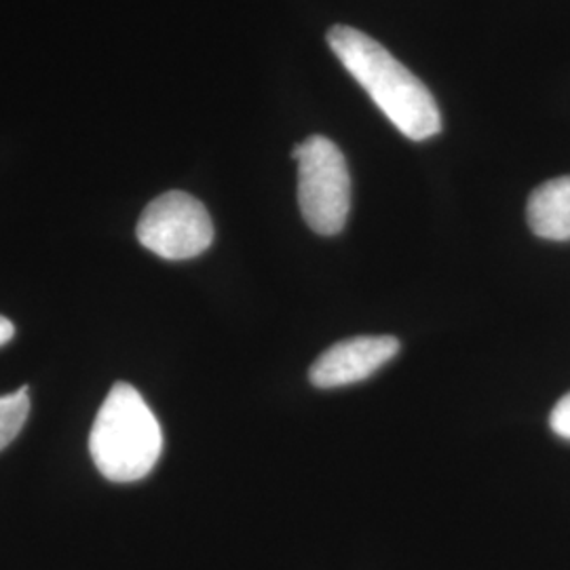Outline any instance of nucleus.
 Segmentation results:
<instances>
[{"label":"nucleus","instance_id":"obj_9","mask_svg":"<svg viewBox=\"0 0 570 570\" xmlns=\"http://www.w3.org/2000/svg\"><path fill=\"white\" fill-rule=\"evenodd\" d=\"M16 336V326L0 315V346L7 345Z\"/></svg>","mask_w":570,"mask_h":570},{"label":"nucleus","instance_id":"obj_4","mask_svg":"<svg viewBox=\"0 0 570 570\" xmlns=\"http://www.w3.org/2000/svg\"><path fill=\"white\" fill-rule=\"evenodd\" d=\"M138 242L165 261L202 256L214 242L205 205L183 190H171L146 205L136 228Z\"/></svg>","mask_w":570,"mask_h":570},{"label":"nucleus","instance_id":"obj_8","mask_svg":"<svg viewBox=\"0 0 570 570\" xmlns=\"http://www.w3.org/2000/svg\"><path fill=\"white\" fill-rule=\"evenodd\" d=\"M550 428L556 435L570 440V393L551 410Z\"/></svg>","mask_w":570,"mask_h":570},{"label":"nucleus","instance_id":"obj_6","mask_svg":"<svg viewBox=\"0 0 570 570\" xmlns=\"http://www.w3.org/2000/svg\"><path fill=\"white\" fill-rule=\"evenodd\" d=\"M527 218L537 237L570 242V176L537 186L530 195Z\"/></svg>","mask_w":570,"mask_h":570},{"label":"nucleus","instance_id":"obj_7","mask_svg":"<svg viewBox=\"0 0 570 570\" xmlns=\"http://www.w3.org/2000/svg\"><path fill=\"white\" fill-rule=\"evenodd\" d=\"M30 414L28 387L0 397V450L7 449L20 433Z\"/></svg>","mask_w":570,"mask_h":570},{"label":"nucleus","instance_id":"obj_5","mask_svg":"<svg viewBox=\"0 0 570 570\" xmlns=\"http://www.w3.org/2000/svg\"><path fill=\"white\" fill-rule=\"evenodd\" d=\"M400 351L393 336H357L341 341L324 351L311 366L308 379L313 387H346L366 381L379 367L385 366Z\"/></svg>","mask_w":570,"mask_h":570},{"label":"nucleus","instance_id":"obj_3","mask_svg":"<svg viewBox=\"0 0 570 570\" xmlns=\"http://www.w3.org/2000/svg\"><path fill=\"white\" fill-rule=\"evenodd\" d=\"M292 159L298 164V205L306 225L317 235H338L351 209L345 155L326 136H311L294 146Z\"/></svg>","mask_w":570,"mask_h":570},{"label":"nucleus","instance_id":"obj_2","mask_svg":"<svg viewBox=\"0 0 570 570\" xmlns=\"http://www.w3.org/2000/svg\"><path fill=\"white\" fill-rule=\"evenodd\" d=\"M164 433L140 391L117 383L106 395L89 435V452L110 482H138L161 456Z\"/></svg>","mask_w":570,"mask_h":570},{"label":"nucleus","instance_id":"obj_1","mask_svg":"<svg viewBox=\"0 0 570 570\" xmlns=\"http://www.w3.org/2000/svg\"><path fill=\"white\" fill-rule=\"evenodd\" d=\"M327 45L407 140L423 142L440 134L442 115L425 82L395 60L381 42L351 26H332Z\"/></svg>","mask_w":570,"mask_h":570}]
</instances>
